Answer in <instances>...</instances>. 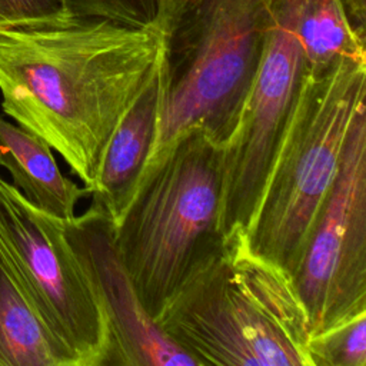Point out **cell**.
I'll return each instance as SVG.
<instances>
[{
	"mask_svg": "<svg viewBox=\"0 0 366 366\" xmlns=\"http://www.w3.org/2000/svg\"><path fill=\"white\" fill-rule=\"evenodd\" d=\"M0 366H76L41 319L1 242Z\"/></svg>",
	"mask_w": 366,
	"mask_h": 366,
	"instance_id": "7c38bea8",
	"label": "cell"
},
{
	"mask_svg": "<svg viewBox=\"0 0 366 366\" xmlns=\"http://www.w3.org/2000/svg\"><path fill=\"white\" fill-rule=\"evenodd\" d=\"M310 366H366V310L309 337Z\"/></svg>",
	"mask_w": 366,
	"mask_h": 366,
	"instance_id": "5bb4252c",
	"label": "cell"
},
{
	"mask_svg": "<svg viewBox=\"0 0 366 366\" xmlns=\"http://www.w3.org/2000/svg\"><path fill=\"white\" fill-rule=\"evenodd\" d=\"M0 242L46 326L76 366H109L106 316L66 237L63 219L33 206L1 176Z\"/></svg>",
	"mask_w": 366,
	"mask_h": 366,
	"instance_id": "8992f818",
	"label": "cell"
},
{
	"mask_svg": "<svg viewBox=\"0 0 366 366\" xmlns=\"http://www.w3.org/2000/svg\"><path fill=\"white\" fill-rule=\"evenodd\" d=\"M223 146L186 132L140 180L114 224V244L154 320L192 267L220 240Z\"/></svg>",
	"mask_w": 366,
	"mask_h": 366,
	"instance_id": "277c9868",
	"label": "cell"
},
{
	"mask_svg": "<svg viewBox=\"0 0 366 366\" xmlns=\"http://www.w3.org/2000/svg\"><path fill=\"white\" fill-rule=\"evenodd\" d=\"M160 59L152 24L71 14L0 23L1 109L89 190L109 136Z\"/></svg>",
	"mask_w": 366,
	"mask_h": 366,
	"instance_id": "6da1fadb",
	"label": "cell"
},
{
	"mask_svg": "<svg viewBox=\"0 0 366 366\" xmlns=\"http://www.w3.org/2000/svg\"><path fill=\"white\" fill-rule=\"evenodd\" d=\"M69 14L60 0H0V23L54 20Z\"/></svg>",
	"mask_w": 366,
	"mask_h": 366,
	"instance_id": "2e32d148",
	"label": "cell"
},
{
	"mask_svg": "<svg viewBox=\"0 0 366 366\" xmlns=\"http://www.w3.org/2000/svg\"><path fill=\"white\" fill-rule=\"evenodd\" d=\"M366 100V57L305 69L292 112L246 230L250 247L293 274L312 223L337 174L345 140Z\"/></svg>",
	"mask_w": 366,
	"mask_h": 366,
	"instance_id": "5b68a950",
	"label": "cell"
},
{
	"mask_svg": "<svg viewBox=\"0 0 366 366\" xmlns=\"http://www.w3.org/2000/svg\"><path fill=\"white\" fill-rule=\"evenodd\" d=\"M73 16L104 17L129 26H150L154 0H60Z\"/></svg>",
	"mask_w": 366,
	"mask_h": 366,
	"instance_id": "9a60e30c",
	"label": "cell"
},
{
	"mask_svg": "<svg viewBox=\"0 0 366 366\" xmlns=\"http://www.w3.org/2000/svg\"><path fill=\"white\" fill-rule=\"evenodd\" d=\"M297 31L307 71H323L347 57H366V41L352 30L339 0H299Z\"/></svg>",
	"mask_w": 366,
	"mask_h": 366,
	"instance_id": "4fadbf2b",
	"label": "cell"
},
{
	"mask_svg": "<svg viewBox=\"0 0 366 366\" xmlns=\"http://www.w3.org/2000/svg\"><path fill=\"white\" fill-rule=\"evenodd\" d=\"M154 322L197 366H310L293 276L232 230L192 267Z\"/></svg>",
	"mask_w": 366,
	"mask_h": 366,
	"instance_id": "7a4b0ae2",
	"label": "cell"
},
{
	"mask_svg": "<svg viewBox=\"0 0 366 366\" xmlns=\"http://www.w3.org/2000/svg\"><path fill=\"white\" fill-rule=\"evenodd\" d=\"M292 276L310 335L366 310V100L352 117L337 174Z\"/></svg>",
	"mask_w": 366,
	"mask_h": 366,
	"instance_id": "52a82bcc",
	"label": "cell"
},
{
	"mask_svg": "<svg viewBox=\"0 0 366 366\" xmlns=\"http://www.w3.org/2000/svg\"><path fill=\"white\" fill-rule=\"evenodd\" d=\"M270 21L272 0H154L152 26L160 37L164 92L140 180L192 129H203L222 146L229 140Z\"/></svg>",
	"mask_w": 366,
	"mask_h": 366,
	"instance_id": "3957f363",
	"label": "cell"
},
{
	"mask_svg": "<svg viewBox=\"0 0 366 366\" xmlns=\"http://www.w3.org/2000/svg\"><path fill=\"white\" fill-rule=\"evenodd\" d=\"M0 167L11 176V184L40 210L60 219L76 214L77 203L87 196L64 176L46 140L0 114Z\"/></svg>",
	"mask_w": 366,
	"mask_h": 366,
	"instance_id": "8fae6325",
	"label": "cell"
},
{
	"mask_svg": "<svg viewBox=\"0 0 366 366\" xmlns=\"http://www.w3.org/2000/svg\"><path fill=\"white\" fill-rule=\"evenodd\" d=\"M299 0H272L262 57L236 127L223 144L220 230L246 232L306 69Z\"/></svg>",
	"mask_w": 366,
	"mask_h": 366,
	"instance_id": "ba28073f",
	"label": "cell"
},
{
	"mask_svg": "<svg viewBox=\"0 0 366 366\" xmlns=\"http://www.w3.org/2000/svg\"><path fill=\"white\" fill-rule=\"evenodd\" d=\"M63 227L106 316L109 366H197L143 307L119 257L109 214L92 202L80 216L63 219Z\"/></svg>",
	"mask_w": 366,
	"mask_h": 366,
	"instance_id": "9c48e42d",
	"label": "cell"
},
{
	"mask_svg": "<svg viewBox=\"0 0 366 366\" xmlns=\"http://www.w3.org/2000/svg\"><path fill=\"white\" fill-rule=\"evenodd\" d=\"M352 30L366 41V0H339Z\"/></svg>",
	"mask_w": 366,
	"mask_h": 366,
	"instance_id": "e0dca14e",
	"label": "cell"
},
{
	"mask_svg": "<svg viewBox=\"0 0 366 366\" xmlns=\"http://www.w3.org/2000/svg\"><path fill=\"white\" fill-rule=\"evenodd\" d=\"M164 80L162 59L142 92L123 113L103 149L94 180L89 187L92 202L119 222L133 199L156 139Z\"/></svg>",
	"mask_w": 366,
	"mask_h": 366,
	"instance_id": "30bf717a",
	"label": "cell"
}]
</instances>
